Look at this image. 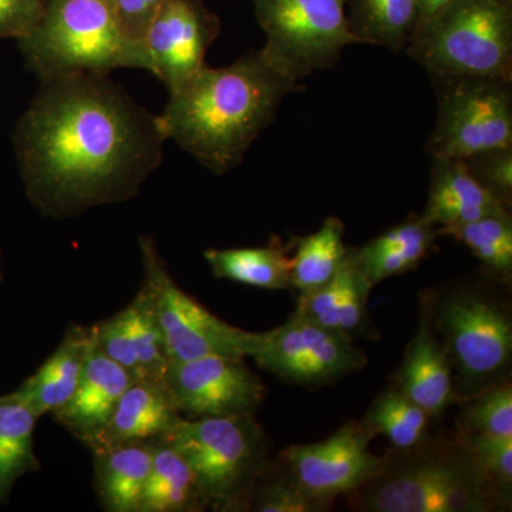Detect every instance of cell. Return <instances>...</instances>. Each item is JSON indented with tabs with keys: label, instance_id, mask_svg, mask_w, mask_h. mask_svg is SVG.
Returning <instances> with one entry per match:
<instances>
[{
	"label": "cell",
	"instance_id": "obj_1",
	"mask_svg": "<svg viewBox=\"0 0 512 512\" xmlns=\"http://www.w3.org/2000/svg\"><path fill=\"white\" fill-rule=\"evenodd\" d=\"M157 116L107 74L42 80L15 148L26 194L46 217L130 200L163 160Z\"/></svg>",
	"mask_w": 512,
	"mask_h": 512
},
{
	"label": "cell",
	"instance_id": "obj_2",
	"mask_svg": "<svg viewBox=\"0 0 512 512\" xmlns=\"http://www.w3.org/2000/svg\"><path fill=\"white\" fill-rule=\"evenodd\" d=\"M303 86L271 66L261 50L225 67H204L157 116L173 140L215 174L242 163L249 147L274 121L282 101Z\"/></svg>",
	"mask_w": 512,
	"mask_h": 512
},
{
	"label": "cell",
	"instance_id": "obj_3",
	"mask_svg": "<svg viewBox=\"0 0 512 512\" xmlns=\"http://www.w3.org/2000/svg\"><path fill=\"white\" fill-rule=\"evenodd\" d=\"M503 281L461 279L426 292L421 308L446 350L458 402L510 380L512 315Z\"/></svg>",
	"mask_w": 512,
	"mask_h": 512
},
{
	"label": "cell",
	"instance_id": "obj_4",
	"mask_svg": "<svg viewBox=\"0 0 512 512\" xmlns=\"http://www.w3.org/2000/svg\"><path fill=\"white\" fill-rule=\"evenodd\" d=\"M387 457L382 473L360 487L352 505L367 512H490L507 507L504 493L481 470L464 441L426 443Z\"/></svg>",
	"mask_w": 512,
	"mask_h": 512
},
{
	"label": "cell",
	"instance_id": "obj_5",
	"mask_svg": "<svg viewBox=\"0 0 512 512\" xmlns=\"http://www.w3.org/2000/svg\"><path fill=\"white\" fill-rule=\"evenodd\" d=\"M18 42L40 80L109 74L121 67L151 69L144 43L127 35L110 0H46L42 18Z\"/></svg>",
	"mask_w": 512,
	"mask_h": 512
},
{
	"label": "cell",
	"instance_id": "obj_6",
	"mask_svg": "<svg viewBox=\"0 0 512 512\" xmlns=\"http://www.w3.org/2000/svg\"><path fill=\"white\" fill-rule=\"evenodd\" d=\"M406 53L430 76L512 82V0H453L420 23Z\"/></svg>",
	"mask_w": 512,
	"mask_h": 512
},
{
	"label": "cell",
	"instance_id": "obj_7",
	"mask_svg": "<svg viewBox=\"0 0 512 512\" xmlns=\"http://www.w3.org/2000/svg\"><path fill=\"white\" fill-rule=\"evenodd\" d=\"M160 439L190 464L205 508L245 511L256 478L268 466V444L254 414L184 417Z\"/></svg>",
	"mask_w": 512,
	"mask_h": 512
},
{
	"label": "cell",
	"instance_id": "obj_8",
	"mask_svg": "<svg viewBox=\"0 0 512 512\" xmlns=\"http://www.w3.org/2000/svg\"><path fill=\"white\" fill-rule=\"evenodd\" d=\"M265 33L266 62L301 83L319 70L332 69L343 49L356 45L346 0H252Z\"/></svg>",
	"mask_w": 512,
	"mask_h": 512
},
{
	"label": "cell",
	"instance_id": "obj_9",
	"mask_svg": "<svg viewBox=\"0 0 512 512\" xmlns=\"http://www.w3.org/2000/svg\"><path fill=\"white\" fill-rule=\"evenodd\" d=\"M144 281L170 362L218 355L245 359L258 348L259 333L229 325L178 286L156 241L140 237Z\"/></svg>",
	"mask_w": 512,
	"mask_h": 512
},
{
	"label": "cell",
	"instance_id": "obj_10",
	"mask_svg": "<svg viewBox=\"0 0 512 512\" xmlns=\"http://www.w3.org/2000/svg\"><path fill=\"white\" fill-rule=\"evenodd\" d=\"M437 90V119L427 153L466 160L512 148L510 80L481 76H430Z\"/></svg>",
	"mask_w": 512,
	"mask_h": 512
},
{
	"label": "cell",
	"instance_id": "obj_11",
	"mask_svg": "<svg viewBox=\"0 0 512 512\" xmlns=\"http://www.w3.org/2000/svg\"><path fill=\"white\" fill-rule=\"evenodd\" d=\"M252 359L285 382L311 387L336 382L367 362L353 340L295 313L279 328L259 333Z\"/></svg>",
	"mask_w": 512,
	"mask_h": 512
},
{
	"label": "cell",
	"instance_id": "obj_12",
	"mask_svg": "<svg viewBox=\"0 0 512 512\" xmlns=\"http://www.w3.org/2000/svg\"><path fill=\"white\" fill-rule=\"evenodd\" d=\"M164 380L185 419L254 414L266 393L244 359L228 356L170 362Z\"/></svg>",
	"mask_w": 512,
	"mask_h": 512
},
{
	"label": "cell",
	"instance_id": "obj_13",
	"mask_svg": "<svg viewBox=\"0 0 512 512\" xmlns=\"http://www.w3.org/2000/svg\"><path fill=\"white\" fill-rule=\"evenodd\" d=\"M376 437L362 421L348 424L328 439L285 448L282 463L306 493L332 503L339 495H350L382 473L387 457L370 451Z\"/></svg>",
	"mask_w": 512,
	"mask_h": 512
},
{
	"label": "cell",
	"instance_id": "obj_14",
	"mask_svg": "<svg viewBox=\"0 0 512 512\" xmlns=\"http://www.w3.org/2000/svg\"><path fill=\"white\" fill-rule=\"evenodd\" d=\"M220 32V18L201 0H161L143 39L150 73L177 92L205 66Z\"/></svg>",
	"mask_w": 512,
	"mask_h": 512
},
{
	"label": "cell",
	"instance_id": "obj_15",
	"mask_svg": "<svg viewBox=\"0 0 512 512\" xmlns=\"http://www.w3.org/2000/svg\"><path fill=\"white\" fill-rule=\"evenodd\" d=\"M92 333L94 345L134 380H164L170 360L144 288L123 311L93 325Z\"/></svg>",
	"mask_w": 512,
	"mask_h": 512
},
{
	"label": "cell",
	"instance_id": "obj_16",
	"mask_svg": "<svg viewBox=\"0 0 512 512\" xmlns=\"http://www.w3.org/2000/svg\"><path fill=\"white\" fill-rule=\"evenodd\" d=\"M133 380V376L104 355L93 340L73 396L52 414L53 419L89 446L107 426L120 397Z\"/></svg>",
	"mask_w": 512,
	"mask_h": 512
},
{
	"label": "cell",
	"instance_id": "obj_17",
	"mask_svg": "<svg viewBox=\"0 0 512 512\" xmlns=\"http://www.w3.org/2000/svg\"><path fill=\"white\" fill-rule=\"evenodd\" d=\"M165 380H133L90 450L164 437L183 420Z\"/></svg>",
	"mask_w": 512,
	"mask_h": 512
},
{
	"label": "cell",
	"instance_id": "obj_18",
	"mask_svg": "<svg viewBox=\"0 0 512 512\" xmlns=\"http://www.w3.org/2000/svg\"><path fill=\"white\" fill-rule=\"evenodd\" d=\"M372 288L350 251L328 284L316 291L301 293L295 315L342 333L350 340L375 339V328L367 311Z\"/></svg>",
	"mask_w": 512,
	"mask_h": 512
},
{
	"label": "cell",
	"instance_id": "obj_19",
	"mask_svg": "<svg viewBox=\"0 0 512 512\" xmlns=\"http://www.w3.org/2000/svg\"><path fill=\"white\" fill-rule=\"evenodd\" d=\"M393 386L437 419L454 402L453 372L439 336L421 313L419 329L404 352L402 365L394 373Z\"/></svg>",
	"mask_w": 512,
	"mask_h": 512
},
{
	"label": "cell",
	"instance_id": "obj_20",
	"mask_svg": "<svg viewBox=\"0 0 512 512\" xmlns=\"http://www.w3.org/2000/svg\"><path fill=\"white\" fill-rule=\"evenodd\" d=\"M511 211L471 174L464 160L433 158L426 208L421 220L437 229Z\"/></svg>",
	"mask_w": 512,
	"mask_h": 512
},
{
	"label": "cell",
	"instance_id": "obj_21",
	"mask_svg": "<svg viewBox=\"0 0 512 512\" xmlns=\"http://www.w3.org/2000/svg\"><path fill=\"white\" fill-rule=\"evenodd\" d=\"M92 343V326H69L55 352L15 390L37 419L56 413L69 402L79 384Z\"/></svg>",
	"mask_w": 512,
	"mask_h": 512
},
{
	"label": "cell",
	"instance_id": "obj_22",
	"mask_svg": "<svg viewBox=\"0 0 512 512\" xmlns=\"http://www.w3.org/2000/svg\"><path fill=\"white\" fill-rule=\"evenodd\" d=\"M94 488L103 510L140 512L151 463L153 441L93 450Z\"/></svg>",
	"mask_w": 512,
	"mask_h": 512
},
{
	"label": "cell",
	"instance_id": "obj_23",
	"mask_svg": "<svg viewBox=\"0 0 512 512\" xmlns=\"http://www.w3.org/2000/svg\"><path fill=\"white\" fill-rule=\"evenodd\" d=\"M437 237L439 229L426 224L419 215L353 251V259L370 285L375 286L416 269L430 255Z\"/></svg>",
	"mask_w": 512,
	"mask_h": 512
},
{
	"label": "cell",
	"instance_id": "obj_24",
	"mask_svg": "<svg viewBox=\"0 0 512 512\" xmlns=\"http://www.w3.org/2000/svg\"><path fill=\"white\" fill-rule=\"evenodd\" d=\"M204 510V500L190 464L167 441L153 440V463L144 488L140 512Z\"/></svg>",
	"mask_w": 512,
	"mask_h": 512
},
{
	"label": "cell",
	"instance_id": "obj_25",
	"mask_svg": "<svg viewBox=\"0 0 512 512\" xmlns=\"http://www.w3.org/2000/svg\"><path fill=\"white\" fill-rule=\"evenodd\" d=\"M357 43L406 52L420 25V0H346Z\"/></svg>",
	"mask_w": 512,
	"mask_h": 512
},
{
	"label": "cell",
	"instance_id": "obj_26",
	"mask_svg": "<svg viewBox=\"0 0 512 512\" xmlns=\"http://www.w3.org/2000/svg\"><path fill=\"white\" fill-rule=\"evenodd\" d=\"M37 416L16 392L0 396V507L20 478L40 470L35 453Z\"/></svg>",
	"mask_w": 512,
	"mask_h": 512
},
{
	"label": "cell",
	"instance_id": "obj_27",
	"mask_svg": "<svg viewBox=\"0 0 512 512\" xmlns=\"http://www.w3.org/2000/svg\"><path fill=\"white\" fill-rule=\"evenodd\" d=\"M204 258L218 279L269 291L291 288V258L279 242L261 248L208 249Z\"/></svg>",
	"mask_w": 512,
	"mask_h": 512
},
{
	"label": "cell",
	"instance_id": "obj_28",
	"mask_svg": "<svg viewBox=\"0 0 512 512\" xmlns=\"http://www.w3.org/2000/svg\"><path fill=\"white\" fill-rule=\"evenodd\" d=\"M345 227L336 217H329L315 234L298 238L291 258V288L308 293L322 288L336 275L349 256Z\"/></svg>",
	"mask_w": 512,
	"mask_h": 512
},
{
	"label": "cell",
	"instance_id": "obj_29",
	"mask_svg": "<svg viewBox=\"0 0 512 512\" xmlns=\"http://www.w3.org/2000/svg\"><path fill=\"white\" fill-rule=\"evenodd\" d=\"M439 234L451 237L470 249L483 264L485 274L498 281L510 282L512 275L511 211L498 212L480 220L439 229Z\"/></svg>",
	"mask_w": 512,
	"mask_h": 512
},
{
	"label": "cell",
	"instance_id": "obj_30",
	"mask_svg": "<svg viewBox=\"0 0 512 512\" xmlns=\"http://www.w3.org/2000/svg\"><path fill=\"white\" fill-rule=\"evenodd\" d=\"M431 417L394 386L382 390L370 404L362 424L382 434L399 451L419 446L427 437Z\"/></svg>",
	"mask_w": 512,
	"mask_h": 512
},
{
	"label": "cell",
	"instance_id": "obj_31",
	"mask_svg": "<svg viewBox=\"0 0 512 512\" xmlns=\"http://www.w3.org/2000/svg\"><path fill=\"white\" fill-rule=\"evenodd\" d=\"M332 503L306 493L284 463L266 466L256 478L245 510L256 512H319L329 510Z\"/></svg>",
	"mask_w": 512,
	"mask_h": 512
},
{
	"label": "cell",
	"instance_id": "obj_32",
	"mask_svg": "<svg viewBox=\"0 0 512 512\" xmlns=\"http://www.w3.org/2000/svg\"><path fill=\"white\" fill-rule=\"evenodd\" d=\"M460 434L512 437V386L510 380L494 384L464 400Z\"/></svg>",
	"mask_w": 512,
	"mask_h": 512
},
{
	"label": "cell",
	"instance_id": "obj_33",
	"mask_svg": "<svg viewBox=\"0 0 512 512\" xmlns=\"http://www.w3.org/2000/svg\"><path fill=\"white\" fill-rule=\"evenodd\" d=\"M481 470L504 493L510 495L512 483V437L487 436V434H458Z\"/></svg>",
	"mask_w": 512,
	"mask_h": 512
},
{
	"label": "cell",
	"instance_id": "obj_34",
	"mask_svg": "<svg viewBox=\"0 0 512 512\" xmlns=\"http://www.w3.org/2000/svg\"><path fill=\"white\" fill-rule=\"evenodd\" d=\"M464 163L488 191L493 192L495 197L511 207L512 148L477 154V156L466 158Z\"/></svg>",
	"mask_w": 512,
	"mask_h": 512
},
{
	"label": "cell",
	"instance_id": "obj_35",
	"mask_svg": "<svg viewBox=\"0 0 512 512\" xmlns=\"http://www.w3.org/2000/svg\"><path fill=\"white\" fill-rule=\"evenodd\" d=\"M46 0H0V39H20L35 28Z\"/></svg>",
	"mask_w": 512,
	"mask_h": 512
},
{
	"label": "cell",
	"instance_id": "obj_36",
	"mask_svg": "<svg viewBox=\"0 0 512 512\" xmlns=\"http://www.w3.org/2000/svg\"><path fill=\"white\" fill-rule=\"evenodd\" d=\"M127 35L143 43L148 25L156 15L161 0H110Z\"/></svg>",
	"mask_w": 512,
	"mask_h": 512
},
{
	"label": "cell",
	"instance_id": "obj_37",
	"mask_svg": "<svg viewBox=\"0 0 512 512\" xmlns=\"http://www.w3.org/2000/svg\"><path fill=\"white\" fill-rule=\"evenodd\" d=\"M451 2H453V0H420V23L429 19L430 16H433L434 13L439 12V10L443 9L444 6H447L448 3Z\"/></svg>",
	"mask_w": 512,
	"mask_h": 512
},
{
	"label": "cell",
	"instance_id": "obj_38",
	"mask_svg": "<svg viewBox=\"0 0 512 512\" xmlns=\"http://www.w3.org/2000/svg\"><path fill=\"white\" fill-rule=\"evenodd\" d=\"M0 255H2V254H0ZM2 279H3L2 269H0V284H2Z\"/></svg>",
	"mask_w": 512,
	"mask_h": 512
}]
</instances>
